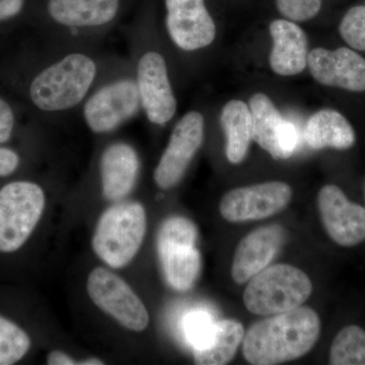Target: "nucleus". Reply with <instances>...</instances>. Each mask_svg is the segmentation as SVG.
I'll return each mask as SVG.
<instances>
[{
	"mask_svg": "<svg viewBox=\"0 0 365 365\" xmlns=\"http://www.w3.org/2000/svg\"><path fill=\"white\" fill-rule=\"evenodd\" d=\"M204 118L199 112L187 113L178 122L155 170L158 188L168 190L181 181L190 163L202 145Z\"/></svg>",
	"mask_w": 365,
	"mask_h": 365,
	"instance_id": "9d476101",
	"label": "nucleus"
},
{
	"mask_svg": "<svg viewBox=\"0 0 365 365\" xmlns=\"http://www.w3.org/2000/svg\"><path fill=\"white\" fill-rule=\"evenodd\" d=\"M329 364L365 365L364 327L351 324L338 331L329 351Z\"/></svg>",
	"mask_w": 365,
	"mask_h": 365,
	"instance_id": "5701e85b",
	"label": "nucleus"
},
{
	"mask_svg": "<svg viewBox=\"0 0 365 365\" xmlns=\"http://www.w3.org/2000/svg\"><path fill=\"white\" fill-rule=\"evenodd\" d=\"M45 203L44 191L35 182H13L0 189V253H13L25 245Z\"/></svg>",
	"mask_w": 365,
	"mask_h": 365,
	"instance_id": "423d86ee",
	"label": "nucleus"
},
{
	"mask_svg": "<svg viewBox=\"0 0 365 365\" xmlns=\"http://www.w3.org/2000/svg\"><path fill=\"white\" fill-rule=\"evenodd\" d=\"M311 278L288 265L268 266L248 281L242 294L245 307L258 316H272L304 304L313 292Z\"/></svg>",
	"mask_w": 365,
	"mask_h": 365,
	"instance_id": "7ed1b4c3",
	"label": "nucleus"
},
{
	"mask_svg": "<svg viewBox=\"0 0 365 365\" xmlns=\"http://www.w3.org/2000/svg\"><path fill=\"white\" fill-rule=\"evenodd\" d=\"M215 323L211 321L210 317L204 313L190 314L186 321V333L189 339L195 347L202 346L210 338Z\"/></svg>",
	"mask_w": 365,
	"mask_h": 365,
	"instance_id": "bb28decb",
	"label": "nucleus"
},
{
	"mask_svg": "<svg viewBox=\"0 0 365 365\" xmlns=\"http://www.w3.org/2000/svg\"><path fill=\"white\" fill-rule=\"evenodd\" d=\"M140 106L134 81L124 79L101 88L86 102L83 115L95 133H106L130 119Z\"/></svg>",
	"mask_w": 365,
	"mask_h": 365,
	"instance_id": "ddd939ff",
	"label": "nucleus"
},
{
	"mask_svg": "<svg viewBox=\"0 0 365 365\" xmlns=\"http://www.w3.org/2000/svg\"><path fill=\"white\" fill-rule=\"evenodd\" d=\"M278 11L292 21L312 20L321 11L322 0H276Z\"/></svg>",
	"mask_w": 365,
	"mask_h": 365,
	"instance_id": "a878e982",
	"label": "nucleus"
},
{
	"mask_svg": "<svg viewBox=\"0 0 365 365\" xmlns=\"http://www.w3.org/2000/svg\"><path fill=\"white\" fill-rule=\"evenodd\" d=\"M198 230L193 222L172 216L160 225L157 247L165 279L173 289L187 292L195 284L202 267L196 248Z\"/></svg>",
	"mask_w": 365,
	"mask_h": 365,
	"instance_id": "39448f33",
	"label": "nucleus"
},
{
	"mask_svg": "<svg viewBox=\"0 0 365 365\" xmlns=\"http://www.w3.org/2000/svg\"><path fill=\"white\" fill-rule=\"evenodd\" d=\"M78 364L83 365H98V364H104V362L102 360L97 359H91L85 360V362H79Z\"/></svg>",
	"mask_w": 365,
	"mask_h": 365,
	"instance_id": "2f4dec72",
	"label": "nucleus"
},
{
	"mask_svg": "<svg viewBox=\"0 0 365 365\" xmlns=\"http://www.w3.org/2000/svg\"><path fill=\"white\" fill-rule=\"evenodd\" d=\"M14 115L11 106L0 98V143H6L13 134Z\"/></svg>",
	"mask_w": 365,
	"mask_h": 365,
	"instance_id": "cd10ccee",
	"label": "nucleus"
},
{
	"mask_svg": "<svg viewBox=\"0 0 365 365\" xmlns=\"http://www.w3.org/2000/svg\"><path fill=\"white\" fill-rule=\"evenodd\" d=\"M119 0H49L48 11L57 23L67 26L106 25L116 16Z\"/></svg>",
	"mask_w": 365,
	"mask_h": 365,
	"instance_id": "aec40b11",
	"label": "nucleus"
},
{
	"mask_svg": "<svg viewBox=\"0 0 365 365\" xmlns=\"http://www.w3.org/2000/svg\"><path fill=\"white\" fill-rule=\"evenodd\" d=\"M273 39L270 66L282 76H297L307 66V38L292 21L275 20L269 26Z\"/></svg>",
	"mask_w": 365,
	"mask_h": 365,
	"instance_id": "f3484780",
	"label": "nucleus"
},
{
	"mask_svg": "<svg viewBox=\"0 0 365 365\" xmlns=\"http://www.w3.org/2000/svg\"><path fill=\"white\" fill-rule=\"evenodd\" d=\"M136 151L126 143H115L105 150L101 162L103 194L108 200L119 201L133 190L138 176Z\"/></svg>",
	"mask_w": 365,
	"mask_h": 365,
	"instance_id": "a211bd4d",
	"label": "nucleus"
},
{
	"mask_svg": "<svg viewBox=\"0 0 365 365\" xmlns=\"http://www.w3.org/2000/svg\"><path fill=\"white\" fill-rule=\"evenodd\" d=\"M88 292L93 304L131 331L141 332L150 324L148 309L138 295L117 274L98 267L88 278Z\"/></svg>",
	"mask_w": 365,
	"mask_h": 365,
	"instance_id": "0eeeda50",
	"label": "nucleus"
},
{
	"mask_svg": "<svg viewBox=\"0 0 365 365\" xmlns=\"http://www.w3.org/2000/svg\"><path fill=\"white\" fill-rule=\"evenodd\" d=\"M167 28L175 44L185 51H195L212 44L215 21L204 0H165Z\"/></svg>",
	"mask_w": 365,
	"mask_h": 365,
	"instance_id": "4468645a",
	"label": "nucleus"
},
{
	"mask_svg": "<svg viewBox=\"0 0 365 365\" xmlns=\"http://www.w3.org/2000/svg\"><path fill=\"white\" fill-rule=\"evenodd\" d=\"M252 137L275 160H287L297 150L299 134L287 121L265 93H258L249 103Z\"/></svg>",
	"mask_w": 365,
	"mask_h": 365,
	"instance_id": "f8f14e48",
	"label": "nucleus"
},
{
	"mask_svg": "<svg viewBox=\"0 0 365 365\" xmlns=\"http://www.w3.org/2000/svg\"><path fill=\"white\" fill-rule=\"evenodd\" d=\"M140 104L151 123H168L177 111V100L170 86L165 60L158 52L145 53L137 68Z\"/></svg>",
	"mask_w": 365,
	"mask_h": 365,
	"instance_id": "9b49d317",
	"label": "nucleus"
},
{
	"mask_svg": "<svg viewBox=\"0 0 365 365\" xmlns=\"http://www.w3.org/2000/svg\"><path fill=\"white\" fill-rule=\"evenodd\" d=\"M145 232L146 212L140 203L116 204L101 216L93 237V249L109 267L123 268L138 253Z\"/></svg>",
	"mask_w": 365,
	"mask_h": 365,
	"instance_id": "20e7f679",
	"label": "nucleus"
},
{
	"mask_svg": "<svg viewBox=\"0 0 365 365\" xmlns=\"http://www.w3.org/2000/svg\"><path fill=\"white\" fill-rule=\"evenodd\" d=\"M304 138L309 148L316 150H347L356 143L351 123L344 115L333 109L319 110L312 115L307 123Z\"/></svg>",
	"mask_w": 365,
	"mask_h": 365,
	"instance_id": "6ab92c4d",
	"label": "nucleus"
},
{
	"mask_svg": "<svg viewBox=\"0 0 365 365\" xmlns=\"http://www.w3.org/2000/svg\"><path fill=\"white\" fill-rule=\"evenodd\" d=\"M20 158L14 150L0 148V177H6L18 169Z\"/></svg>",
	"mask_w": 365,
	"mask_h": 365,
	"instance_id": "c85d7f7f",
	"label": "nucleus"
},
{
	"mask_svg": "<svg viewBox=\"0 0 365 365\" xmlns=\"http://www.w3.org/2000/svg\"><path fill=\"white\" fill-rule=\"evenodd\" d=\"M97 73L93 60L81 53L67 55L38 74L30 86V96L42 111L71 109L86 97Z\"/></svg>",
	"mask_w": 365,
	"mask_h": 365,
	"instance_id": "f03ea898",
	"label": "nucleus"
},
{
	"mask_svg": "<svg viewBox=\"0 0 365 365\" xmlns=\"http://www.w3.org/2000/svg\"><path fill=\"white\" fill-rule=\"evenodd\" d=\"M245 334L244 326L235 319H222L215 323L207 342L194 349V361L198 365L230 364L237 354Z\"/></svg>",
	"mask_w": 365,
	"mask_h": 365,
	"instance_id": "412c9836",
	"label": "nucleus"
},
{
	"mask_svg": "<svg viewBox=\"0 0 365 365\" xmlns=\"http://www.w3.org/2000/svg\"><path fill=\"white\" fill-rule=\"evenodd\" d=\"M319 314L309 307L272 314L254 324L245 334L242 352L249 364L275 365L307 354L321 335Z\"/></svg>",
	"mask_w": 365,
	"mask_h": 365,
	"instance_id": "f257e3e1",
	"label": "nucleus"
},
{
	"mask_svg": "<svg viewBox=\"0 0 365 365\" xmlns=\"http://www.w3.org/2000/svg\"><path fill=\"white\" fill-rule=\"evenodd\" d=\"M220 123L227 138L225 155L228 162L239 165L246 158L253 139L249 106L242 101H230L223 107Z\"/></svg>",
	"mask_w": 365,
	"mask_h": 365,
	"instance_id": "4be33fe9",
	"label": "nucleus"
},
{
	"mask_svg": "<svg viewBox=\"0 0 365 365\" xmlns=\"http://www.w3.org/2000/svg\"><path fill=\"white\" fill-rule=\"evenodd\" d=\"M47 364L49 365H73L76 362L71 359L66 353L58 351H52L47 359Z\"/></svg>",
	"mask_w": 365,
	"mask_h": 365,
	"instance_id": "7c9ffc66",
	"label": "nucleus"
},
{
	"mask_svg": "<svg viewBox=\"0 0 365 365\" xmlns=\"http://www.w3.org/2000/svg\"><path fill=\"white\" fill-rule=\"evenodd\" d=\"M31 348L28 334L18 325L0 316V365L20 361Z\"/></svg>",
	"mask_w": 365,
	"mask_h": 365,
	"instance_id": "b1692460",
	"label": "nucleus"
},
{
	"mask_svg": "<svg viewBox=\"0 0 365 365\" xmlns=\"http://www.w3.org/2000/svg\"><path fill=\"white\" fill-rule=\"evenodd\" d=\"M322 225L331 241L341 248H355L365 242V206L348 198L337 185L327 184L319 191Z\"/></svg>",
	"mask_w": 365,
	"mask_h": 365,
	"instance_id": "1a4fd4ad",
	"label": "nucleus"
},
{
	"mask_svg": "<svg viewBox=\"0 0 365 365\" xmlns=\"http://www.w3.org/2000/svg\"><path fill=\"white\" fill-rule=\"evenodd\" d=\"M282 225H271L257 228L237 245L232 264V277L244 284L270 265L285 241Z\"/></svg>",
	"mask_w": 365,
	"mask_h": 365,
	"instance_id": "dca6fc26",
	"label": "nucleus"
},
{
	"mask_svg": "<svg viewBox=\"0 0 365 365\" xmlns=\"http://www.w3.org/2000/svg\"><path fill=\"white\" fill-rule=\"evenodd\" d=\"M364 197H365V185H364ZM365 206V205H364Z\"/></svg>",
	"mask_w": 365,
	"mask_h": 365,
	"instance_id": "473e14b6",
	"label": "nucleus"
},
{
	"mask_svg": "<svg viewBox=\"0 0 365 365\" xmlns=\"http://www.w3.org/2000/svg\"><path fill=\"white\" fill-rule=\"evenodd\" d=\"M25 0H0V21L9 20L21 13Z\"/></svg>",
	"mask_w": 365,
	"mask_h": 365,
	"instance_id": "c756f323",
	"label": "nucleus"
},
{
	"mask_svg": "<svg viewBox=\"0 0 365 365\" xmlns=\"http://www.w3.org/2000/svg\"><path fill=\"white\" fill-rule=\"evenodd\" d=\"M342 39L352 49L365 51V4L353 6L343 16L339 26Z\"/></svg>",
	"mask_w": 365,
	"mask_h": 365,
	"instance_id": "393cba45",
	"label": "nucleus"
},
{
	"mask_svg": "<svg viewBox=\"0 0 365 365\" xmlns=\"http://www.w3.org/2000/svg\"><path fill=\"white\" fill-rule=\"evenodd\" d=\"M307 66L321 85L355 93L365 91V58L352 48H317L309 53Z\"/></svg>",
	"mask_w": 365,
	"mask_h": 365,
	"instance_id": "2eb2a0df",
	"label": "nucleus"
},
{
	"mask_svg": "<svg viewBox=\"0 0 365 365\" xmlns=\"http://www.w3.org/2000/svg\"><path fill=\"white\" fill-rule=\"evenodd\" d=\"M292 196V187L279 181L232 189L220 200V215L234 223L264 220L284 210Z\"/></svg>",
	"mask_w": 365,
	"mask_h": 365,
	"instance_id": "6e6552de",
	"label": "nucleus"
}]
</instances>
